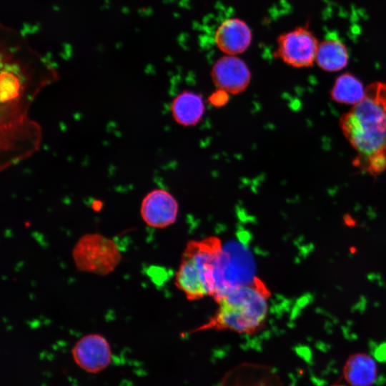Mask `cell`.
Returning <instances> with one entry per match:
<instances>
[{"instance_id":"7c38bea8","label":"cell","mask_w":386,"mask_h":386,"mask_svg":"<svg viewBox=\"0 0 386 386\" xmlns=\"http://www.w3.org/2000/svg\"><path fill=\"white\" fill-rule=\"evenodd\" d=\"M349 54L346 46L339 39H328L318 45L315 61L327 71H337L348 64Z\"/></svg>"},{"instance_id":"9c48e42d","label":"cell","mask_w":386,"mask_h":386,"mask_svg":"<svg viewBox=\"0 0 386 386\" xmlns=\"http://www.w3.org/2000/svg\"><path fill=\"white\" fill-rule=\"evenodd\" d=\"M252 31L248 24L239 18H229L217 28L214 41L218 49L227 55L244 52L250 46Z\"/></svg>"},{"instance_id":"ba28073f","label":"cell","mask_w":386,"mask_h":386,"mask_svg":"<svg viewBox=\"0 0 386 386\" xmlns=\"http://www.w3.org/2000/svg\"><path fill=\"white\" fill-rule=\"evenodd\" d=\"M72 354L75 362L89 372L106 367L111 359V350L106 339L99 334L82 337L74 345Z\"/></svg>"},{"instance_id":"7a4b0ae2","label":"cell","mask_w":386,"mask_h":386,"mask_svg":"<svg viewBox=\"0 0 386 386\" xmlns=\"http://www.w3.org/2000/svg\"><path fill=\"white\" fill-rule=\"evenodd\" d=\"M270 297L268 286L257 276L232 285L213 297L217 305L214 313L189 333L205 330L257 333L266 323Z\"/></svg>"},{"instance_id":"4fadbf2b","label":"cell","mask_w":386,"mask_h":386,"mask_svg":"<svg viewBox=\"0 0 386 386\" xmlns=\"http://www.w3.org/2000/svg\"><path fill=\"white\" fill-rule=\"evenodd\" d=\"M365 88L361 81L350 73L339 76L332 88V99L337 103L355 105L363 98Z\"/></svg>"},{"instance_id":"8992f818","label":"cell","mask_w":386,"mask_h":386,"mask_svg":"<svg viewBox=\"0 0 386 386\" xmlns=\"http://www.w3.org/2000/svg\"><path fill=\"white\" fill-rule=\"evenodd\" d=\"M211 76L219 90L232 94L244 91L251 81L247 64L234 55L225 54L218 59L212 66Z\"/></svg>"},{"instance_id":"52a82bcc","label":"cell","mask_w":386,"mask_h":386,"mask_svg":"<svg viewBox=\"0 0 386 386\" xmlns=\"http://www.w3.org/2000/svg\"><path fill=\"white\" fill-rule=\"evenodd\" d=\"M179 205L177 199L164 189H156L142 199L140 214L148 226L162 229L174 224L177 218Z\"/></svg>"},{"instance_id":"5b68a950","label":"cell","mask_w":386,"mask_h":386,"mask_svg":"<svg viewBox=\"0 0 386 386\" xmlns=\"http://www.w3.org/2000/svg\"><path fill=\"white\" fill-rule=\"evenodd\" d=\"M318 45L308 27L298 26L277 37L274 55L292 67H309L315 61Z\"/></svg>"},{"instance_id":"5bb4252c","label":"cell","mask_w":386,"mask_h":386,"mask_svg":"<svg viewBox=\"0 0 386 386\" xmlns=\"http://www.w3.org/2000/svg\"><path fill=\"white\" fill-rule=\"evenodd\" d=\"M375 355L377 359L386 361V342L377 348Z\"/></svg>"},{"instance_id":"6da1fadb","label":"cell","mask_w":386,"mask_h":386,"mask_svg":"<svg viewBox=\"0 0 386 386\" xmlns=\"http://www.w3.org/2000/svg\"><path fill=\"white\" fill-rule=\"evenodd\" d=\"M339 125L357 153L355 167L374 177L386 169V83L367 86L363 98L342 115Z\"/></svg>"},{"instance_id":"3957f363","label":"cell","mask_w":386,"mask_h":386,"mask_svg":"<svg viewBox=\"0 0 386 386\" xmlns=\"http://www.w3.org/2000/svg\"><path fill=\"white\" fill-rule=\"evenodd\" d=\"M223 254V245L217 237L187 242L174 276L175 286L187 300L196 301L214 295L220 280Z\"/></svg>"},{"instance_id":"8fae6325","label":"cell","mask_w":386,"mask_h":386,"mask_svg":"<svg viewBox=\"0 0 386 386\" xmlns=\"http://www.w3.org/2000/svg\"><path fill=\"white\" fill-rule=\"evenodd\" d=\"M171 112L174 120L183 126L196 124L204 112L202 98L192 91H183L173 100Z\"/></svg>"},{"instance_id":"30bf717a","label":"cell","mask_w":386,"mask_h":386,"mask_svg":"<svg viewBox=\"0 0 386 386\" xmlns=\"http://www.w3.org/2000/svg\"><path fill=\"white\" fill-rule=\"evenodd\" d=\"M343 375L352 386H371L377 378V365L369 355L354 354L346 361Z\"/></svg>"},{"instance_id":"277c9868","label":"cell","mask_w":386,"mask_h":386,"mask_svg":"<svg viewBox=\"0 0 386 386\" xmlns=\"http://www.w3.org/2000/svg\"><path fill=\"white\" fill-rule=\"evenodd\" d=\"M72 257L79 271L99 275L113 272L122 258L114 241L99 233L81 236L74 247Z\"/></svg>"}]
</instances>
